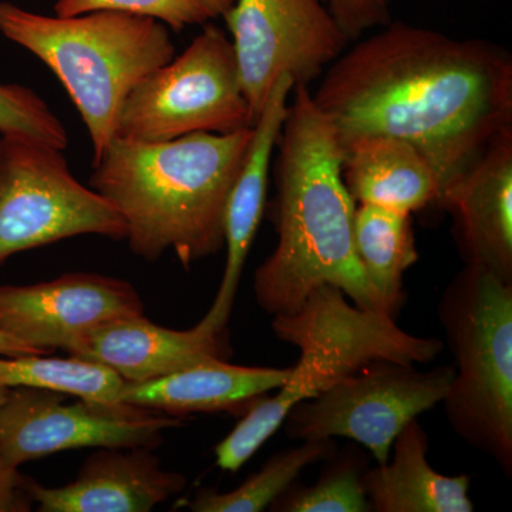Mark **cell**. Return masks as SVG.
<instances>
[{"label": "cell", "instance_id": "cell-1", "mask_svg": "<svg viewBox=\"0 0 512 512\" xmlns=\"http://www.w3.org/2000/svg\"><path fill=\"white\" fill-rule=\"evenodd\" d=\"M312 100L340 147L372 136L407 141L443 191L512 128V59L487 40L390 22L330 64Z\"/></svg>", "mask_w": 512, "mask_h": 512}, {"label": "cell", "instance_id": "cell-2", "mask_svg": "<svg viewBox=\"0 0 512 512\" xmlns=\"http://www.w3.org/2000/svg\"><path fill=\"white\" fill-rule=\"evenodd\" d=\"M293 90L276 144L278 242L255 271V301L269 315H292L319 286L333 285L356 306L386 315L357 259L356 202L343 183L338 137L309 86L296 84Z\"/></svg>", "mask_w": 512, "mask_h": 512}, {"label": "cell", "instance_id": "cell-3", "mask_svg": "<svg viewBox=\"0 0 512 512\" xmlns=\"http://www.w3.org/2000/svg\"><path fill=\"white\" fill-rule=\"evenodd\" d=\"M251 138L252 127L157 143L116 137L89 185L120 212L134 255L154 262L171 251L190 269L225 247L228 195Z\"/></svg>", "mask_w": 512, "mask_h": 512}, {"label": "cell", "instance_id": "cell-4", "mask_svg": "<svg viewBox=\"0 0 512 512\" xmlns=\"http://www.w3.org/2000/svg\"><path fill=\"white\" fill-rule=\"evenodd\" d=\"M276 338L299 350L298 363L276 394L242 416L215 446L221 470L237 473L282 427L292 407L325 392L373 360L427 365L446 343L404 332L396 319L349 303L333 285H322L292 315L272 319Z\"/></svg>", "mask_w": 512, "mask_h": 512}, {"label": "cell", "instance_id": "cell-5", "mask_svg": "<svg viewBox=\"0 0 512 512\" xmlns=\"http://www.w3.org/2000/svg\"><path fill=\"white\" fill-rule=\"evenodd\" d=\"M0 33L45 63L63 84L89 131L93 163L117 137L131 90L175 56L164 23L120 10L46 16L0 2Z\"/></svg>", "mask_w": 512, "mask_h": 512}, {"label": "cell", "instance_id": "cell-6", "mask_svg": "<svg viewBox=\"0 0 512 512\" xmlns=\"http://www.w3.org/2000/svg\"><path fill=\"white\" fill-rule=\"evenodd\" d=\"M437 316L454 357L444 397L451 429L512 476V284L466 265L444 289Z\"/></svg>", "mask_w": 512, "mask_h": 512}, {"label": "cell", "instance_id": "cell-7", "mask_svg": "<svg viewBox=\"0 0 512 512\" xmlns=\"http://www.w3.org/2000/svg\"><path fill=\"white\" fill-rule=\"evenodd\" d=\"M251 127L254 120L231 39L210 22L180 56L131 90L120 111L117 137L157 143Z\"/></svg>", "mask_w": 512, "mask_h": 512}, {"label": "cell", "instance_id": "cell-8", "mask_svg": "<svg viewBox=\"0 0 512 512\" xmlns=\"http://www.w3.org/2000/svg\"><path fill=\"white\" fill-rule=\"evenodd\" d=\"M126 234L120 212L74 177L63 150L0 134V265L63 239Z\"/></svg>", "mask_w": 512, "mask_h": 512}, {"label": "cell", "instance_id": "cell-9", "mask_svg": "<svg viewBox=\"0 0 512 512\" xmlns=\"http://www.w3.org/2000/svg\"><path fill=\"white\" fill-rule=\"evenodd\" d=\"M454 375V366L419 370L412 363L373 360L296 404L282 426L292 440H353L382 466L400 431L443 403Z\"/></svg>", "mask_w": 512, "mask_h": 512}, {"label": "cell", "instance_id": "cell-10", "mask_svg": "<svg viewBox=\"0 0 512 512\" xmlns=\"http://www.w3.org/2000/svg\"><path fill=\"white\" fill-rule=\"evenodd\" d=\"M52 390L12 387L0 407V456L9 467L80 448H154L183 417L123 402L79 399Z\"/></svg>", "mask_w": 512, "mask_h": 512}, {"label": "cell", "instance_id": "cell-11", "mask_svg": "<svg viewBox=\"0 0 512 512\" xmlns=\"http://www.w3.org/2000/svg\"><path fill=\"white\" fill-rule=\"evenodd\" d=\"M222 18L254 124L279 77L309 86L350 42L323 0H238Z\"/></svg>", "mask_w": 512, "mask_h": 512}, {"label": "cell", "instance_id": "cell-12", "mask_svg": "<svg viewBox=\"0 0 512 512\" xmlns=\"http://www.w3.org/2000/svg\"><path fill=\"white\" fill-rule=\"evenodd\" d=\"M143 313L136 288L111 276L73 272L40 284L0 285V332L45 353L66 350L111 320Z\"/></svg>", "mask_w": 512, "mask_h": 512}, {"label": "cell", "instance_id": "cell-13", "mask_svg": "<svg viewBox=\"0 0 512 512\" xmlns=\"http://www.w3.org/2000/svg\"><path fill=\"white\" fill-rule=\"evenodd\" d=\"M437 205L453 217L466 265L512 284V128L443 188Z\"/></svg>", "mask_w": 512, "mask_h": 512}, {"label": "cell", "instance_id": "cell-14", "mask_svg": "<svg viewBox=\"0 0 512 512\" xmlns=\"http://www.w3.org/2000/svg\"><path fill=\"white\" fill-rule=\"evenodd\" d=\"M64 352L107 367L127 383L180 372L232 355L227 329H215L200 320L194 328L174 330L144 315L111 320L79 336Z\"/></svg>", "mask_w": 512, "mask_h": 512}, {"label": "cell", "instance_id": "cell-15", "mask_svg": "<svg viewBox=\"0 0 512 512\" xmlns=\"http://www.w3.org/2000/svg\"><path fill=\"white\" fill-rule=\"evenodd\" d=\"M153 448H97L63 487L26 478L39 512H148L180 494L187 478L161 467Z\"/></svg>", "mask_w": 512, "mask_h": 512}, {"label": "cell", "instance_id": "cell-16", "mask_svg": "<svg viewBox=\"0 0 512 512\" xmlns=\"http://www.w3.org/2000/svg\"><path fill=\"white\" fill-rule=\"evenodd\" d=\"M293 87L295 82L288 74L276 80L264 109L252 127L251 143L244 163L228 195L224 218L227 261L217 296L210 311L202 318L215 329H227L249 249L254 244L264 217L272 154L288 114V100Z\"/></svg>", "mask_w": 512, "mask_h": 512}, {"label": "cell", "instance_id": "cell-17", "mask_svg": "<svg viewBox=\"0 0 512 512\" xmlns=\"http://www.w3.org/2000/svg\"><path fill=\"white\" fill-rule=\"evenodd\" d=\"M291 367H249L228 360L200 363L143 383H127L119 402L183 417L192 413L244 416L288 379Z\"/></svg>", "mask_w": 512, "mask_h": 512}, {"label": "cell", "instance_id": "cell-18", "mask_svg": "<svg viewBox=\"0 0 512 512\" xmlns=\"http://www.w3.org/2000/svg\"><path fill=\"white\" fill-rule=\"evenodd\" d=\"M342 178L356 205H375L402 214L440 200L433 165L407 141L372 136L343 147Z\"/></svg>", "mask_w": 512, "mask_h": 512}, {"label": "cell", "instance_id": "cell-19", "mask_svg": "<svg viewBox=\"0 0 512 512\" xmlns=\"http://www.w3.org/2000/svg\"><path fill=\"white\" fill-rule=\"evenodd\" d=\"M429 436L410 421L394 440L389 461L367 468L363 488L372 512H473L468 476L448 477L430 466Z\"/></svg>", "mask_w": 512, "mask_h": 512}, {"label": "cell", "instance_id": "cell-20", "mask_svg": "<svg viewBox=\"0 0 512 512\" xmlns=\"http://www.w3.org/2000/svg\"><path fill=\"white\" fill-rule=\"evenodd\" d=\"M353 235L367 281L382 299L386 315L396 319L406 303L404 274L419 261L412 218L375 205H356Z\"/></svg>", "mask_w": 512, "mask_h": 512}, {"label": "cell", "instance_id": "cell-21", "mask_svg": "<svg viewBox=\"0 0 512 512\" xmlns=\"http://www.w3.org/2000/svg\"><path fill=\"white\" fill-rule=\"evenodd\" d=\"M338 451L336 441L308 440L266 460L261 470L249 476L235 490L218 493L202 488L188 501L194 512H261L288 490L306 467L326 461Z\"/></svg>", "mask_w": 512, "mask_h": 512}, {"label": "cell", "instance_id": "cell-22", "mask_svg": "<svg viewBox=\"0 0 512 512\" xmlns=\"http://www.w3.org/2000/svg\"><path fill=\"white\" fill-rule=\"evenodd\" d=\"M123 379L107 367L79 357L0 355V386L30 387L96 402H119Z\"/></svg>", "mask_w": 512, "mask_h": 512}, {"label": "cell", "instance_id": "cell-23", "mask_svg": "<svg viewBox=\"0 0 512 512\" xmlns=\"http://www.w3.org/2000/svg\"><path fill=\"white\" fill-rule=\"evenodd\" d=\"M363 451L348 450L326 460L312 487L293 483L268 510L275 512H372L363 488L367 471Z\"/></svg>", "mask_w": 512, "mask_h": 512}, {"label": "cell", "instance_id": "cell-24", "mask_svg": "<svg viewBox=\"0 0 512 512\" xmlns=\"http://www.w3.org/2000/svg\"><path fill=\"white\" fill-rule=\"evenodd\" d=\"M234 0H57V16H76L93 10H120L147 16L181 32L195 25H207L222 18Z\"/></svg>", "mask_w": 512, "mask_h": 512}, {"label": "cell", "instance_id": "cell-25", "mask_svg": "<svg viewBox=\"0 0 512 512\" xmlns=\"http://www.w3.org/2000/svg\"><path fill=\"white\" fill-rule=\"evenodd\" d=\"M0 134L66 150L69 136L49 104L29 87L0 83Z\"/></svg>", "mask_w": 512, "mask_h": 512}, {"label": "cell", "instance_id": "cell-26", "mask_svg": "<svg viewBox=\"0 0 512 512\" xmlns=\"http://www.w3.org/2000/svg\"><path fill=\"white\" fill-rule=\"evenodd\" d=\"M329 12L349 40L359 39L366 30L392 22L389 0H325Z\"/></svg>", "mask_w": 512, "mask_h": 512}, {"label": "cell", "instance_id": "cell-27", "mask_svg": "<svg viewBox=\"0 0 512 512\" xmlns=\"http://www.w3.org/2000/svg\"><path fill=\"white\" fill-rule=\"evenodd\" d=\"M26 478L0 456V512H29L33 501L26 491Z\"/></svg>", "mask_w": 512, "mask_h": 512}, {"label": "cell", "instance_id": "cell-28", "mask_svg": "<svg viewBox=\"0 0 512 512\" xmlns=\"http://www.w3.org/2000/svg\"><path fill=\"white\" fill-rule=\"evenodd\" d=\"M45 352H40L35 348L19 342L18 339L0 332V355L5 356H18V355H43Z\"/></svg>", "mask_w": 512, "mask_h": 512}, {"label": "cell", "instance_id": "cell-29", "mask_svg": "<svg viewBox=\"0 0 512 512\" xmlns=\"http://www.w3.org/2000/svg\"><path fill=\"white\" fill-rule=\"evenodd\" d=\"M9 389L5 386H0V407L5 403L6 397H8Z\"/></svg>", "mask_w": 512, "mask_h": 512}]
</instances>
